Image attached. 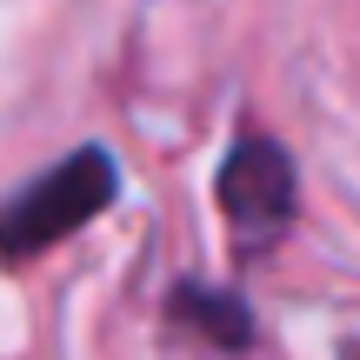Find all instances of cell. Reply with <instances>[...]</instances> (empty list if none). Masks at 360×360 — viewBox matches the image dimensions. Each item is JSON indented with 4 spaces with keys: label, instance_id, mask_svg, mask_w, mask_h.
<instances>
[{
    "label": "cell",
    "instance_id": "cell-2",
    "mask_svg": "<svg viewBox=\"0 0 360 360\" xmlns=\"http://www.w3.org/2000/svg\"><path fill=\"white\" fill-rule=\"evenodd\" d=\"M220 214H227L247 240H267V233L294 214V160L281 154V141L247 134L227 154V167H220Z\"/></svg>",
    "mask_w": 360,
    "mask_h": 360
},
{
    "label": "cell",
    "instance_id": "cell-3",
    "mask_svg": "<svg viewBox=\"0 0 360 360\" xmlns=\"http://www.w3.org/2000/svg\"><path fill=\"white\" fill-rule=\"evenodd\" d=\"M174 321H187V327H200V334H214L220 347H247V334H254L240 300L200 294V287H174Z\"/></svg>",
    "mask_w": 360,
    "mask_h": 360
},
{
    "label": "cell",
    "instance_id": "cell-1",
    "mask_svg": "<svg viewBox=\"0 0 360 360\" xmlns=\"http://www.w3.org/2000/svg\"><path fill=\"white\" fill-rule=\"evenodd\" d=\"M114 187H120L114 154H101V147H74L60 167H47L40 180H27V187L0 207V254L27 260V254L60 247L67 233H80L94 214L114 207Z\"/></svg>",
    "mask_w": 360,
    "mask_h": 360
}]
</instances>
